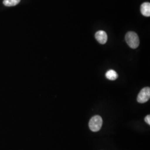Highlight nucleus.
<instances>
[{
  "instance_id": "1",
  "label": "nucleus",
  "mask_w": 150,
  "mask_h": 150,
  "mask_svg": "<svg viewBox=\"0 0 150 150\" xmlns=\"http://www.w3.org/2000/svg\"><path fill=\"white\" fill-rule=\"evenodd\" d=\"M125 40L129 46L131 48H137L139 46V38L136 33L134 32H127L125 36Z\"/></svg>"
},
{
  "instance_id": "2",
  "label": "nucleus",
  "mask_w": 150,
  "mask_h": 150,
  "mask_svg": "<svg viewBox=\"0 0 150 150\" xmlns=\"http://www.w3.org/2000/svg\"><path fill=\"white\" fill-rule=\"evenodd\" d=\"M103 123L102 118L101 116L96 115L92 117L89 122V127L92 131L97 132L100 130Z\"/></svg>"
},
{
  "instance_id": "3",
  "label": "nucleus",
  "mask_w": 150,
  "mask_h": 150,
  "mask_svg": "<svg viewBox=\"0 0 150 150\" xmlns=\"http://www.w3.org/2000/svg\"><path fill=\"white\" fill-rule=\"evenodd\" d=\"M150 98V87H147L142 88L141 91L139 92L137 100L140 103H144L147 102Z\"/></svg>"
},
{
  "instance_id": "4",
  "label": "nucleus",
  "mask_w": 150,
  "mask_h": 150,
  "mask_svg": "<svg viewBox=\"0 0 150 150\" xmlns=\"http://www.w3.org/2000/svg\"><path fill=\"white\" fill-rule=\"evenodd\" d=\"M95 38L99 43L105 44L107 41V33L103 31H98L95 34Z\"/></svg>"
},
{
  "instance_id": "5",
  "label": "nucleus",
  "mask_w": 150,
  "mask_h": 150,
  "mask_svg": "<svg viewBox=\"0 0 150 150\" xmlns=\"http://www.w3.org/2000/svg\"><path fill=\"white\" fill-rule=\"evenodd\" d=\"M141 13L146 17L150 16V4L149 2L143 3L141 6Z\"/></svg>"
},
{
  "instance_id": "6",
  "label": "nucleus",
  "mask_w": 150,
  "mask_h": 150,
  "mask_svg": "<svg viewBox=\"0 0 150 150\" xmlns=\"http://www.w3.org/2000/svg\"><path fill=\"white\" fill-rule=\"evenodd\" d=\"M106 77L110 80H116L118 78V74L117 72L113 70L108 71L106 74Z\"/></svg>"
},
{
  "instance_id": "7",
  "label": "nucleus",
  "mask_w": 150,
  "mask_h": 150,
  "mask_svg": "<svg viewBox=\"0 0 150 150\" xmlns=\"http://www.w3.org/2000/svg\"><path fill=\"white\" fill-rule=\"evenodd\" d=\"M21 0H4L3 4L4 5L8 7L14 6L18 4Z\"/></svg>"
},
{
  "instance_id": "8",
  "label": "nucleus",
  "mask_w": 150,
  "mask_h": 150,
  "mask_svg": "<svg viewBox=\"0 0 150 150\" xmlns=\"http://www.w3.org/2000/svg\"><path fill=\"white\" fill-rule=\"evenodd\" d=\"M145 122L147 123L148 125H150V115H147L146 116L145 118Z\"/></svg>"
}]
</instances>
